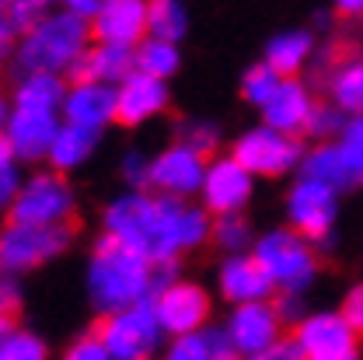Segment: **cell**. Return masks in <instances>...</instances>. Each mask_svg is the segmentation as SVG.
<instances>
[{
	"label": "cell",
	"instance_id": "cell-1",
	"mask_svg": "<svg viewBox=\"0 0 363 360\" xmlns=\"http://www.w3.org/2000/svg\"><path fill=\"white\" fill-rule=\"evenodd\" d=\"M105 234L143 252L150 263H175L182 252L199 249L213 224L203 207L157 192H123L105 207Z\"/></svg>",
	"mask_w": 363,
	"mask_h": 360
},
{
	"label": "cell",
	"instance_id": "cell-2",
	"mask_svg": "<svg viewBox=\"0 0 363 360\" xmlns=\"http://www.w3.org/2000/svg\"><path fill=\"white\" fill-rule=\"evenodd\" d=\"M168 273L172 263L157 266L143 252L101 234L88 263V298L101 315H116L140 301H150L164 283H172Z\"/></svg>",
	"mask_w": 363,
	"mask_h": 360
},
{
	"label": "cell",
	"instance_id": "cell-3",
	"mask_svg": "<svg viewBox=\"0 0 363 360\" xmlns=\"http://www.w3.org/2000/svg\"><path fill=\"white\" fill-rule=\"evenodd\" d=\"M91 49V25L67 14H43L18 43V67L25 74H74L81 56Z\"/></svg>",
	"mask_w": 363,
	"mask_h": 360
},
{
	"label": "cell",
	"instance_id": "cell-4",
	"mask_svg": "<svg viewBox=\"0 0 363 360\" xmlns=\"http://www.w3.org/2000/svg\"><path fill=\"white\" fill-rule=\"evenodd\" d=\"M252 256L266 270L272 287H279L283 294H301L315 283V245L301 238L294 227H276V231H266L262 238H255Z\"/></svg>",
	"mask_w": 363,
	"mask_h": 360
},
{
	"label": "cell",
	"instance_id": "cell-5",
	"mask_svg": "<svg viewBox=\"0 0 363 360\" xmlns=\"http://www.w3.org/2000/svg\"><path fill=\"white\" fill-rule=\"evenodd\" d=\"M77 196L70 189V182L60 172H35L21 182L14 203L7 207V217L14 224H32V227H63L74 217Z\"/></svg>",
	"mask_w": 363,
	"mask_h": 360
},
{
	"label": "cell",
	"instance_id": "cell-6",
	"mask_svg": "<svg viewBox=\"0 0 363 360\" xmlns=\"http://www.w3.org/2000/svg\"><path fill=\"white\" fill-rule=\"evenodd\" d=\"M98 336L116 360H150L164 339V329L154 312V298L116 315H105V322L98 325Z\"/></svg>",
	"mask_w": 363,
	"mask_h": 360
},
{
	"label": "cell",
	"instance_id": "cell-7",
	"mask_svg": "<svg viewBox=\"0 0 363 360\" xmlns=\"http://www.w3.org/2000/svg\"><path fill=\"white\" fill-rule=\"evenodd\" d=\"M74 231L70 224L63 227H32V224H7L0 227V273L18 276L35 266H43L49 259H56L67 245H70Z\"/></svg>",
	"mask_w": 363,
	"mask_h": 360
},
{
	"label": "cell",
	"instance_id": "cell-8",
	"mask_svg": "<svg viewBox=\"0 0 363 360\" xmlns=\"http://www.w3.org/2000/svg\"><path fill=\"white\" fill-rule=\"evenodd\" d=\"M230 158L252 172V175H266V179H276V175H286L294 172V165L304 161V151L297 143V136H286L272 126H252L234 140L230 147Z\"/></svg>",
	"mask_w": 363,
	"mask_h": 360
},
{
	"label": "cell",
	"instance_id": "cell-9",
	"mask_svg": "<svg viewBox=\"0 0 363 360\" xmlns=\"http://www.w3.org/2000/svg\"><path fill=\"white\" fill-rule=\"evenodd\" d=\"M286 217L294 231L318 249H332V227L339 217V192L315 179H301L286 196Z\"/></svg>",
	"mask_w": 363,
	"mask_h": 360
},
{
	"label": "cell",
	"instance_id": "cell-10",
	"mask_svg": "<svg viewBox=\"0 0 363 360\" xmlns=\"http://www.w3.org/2000/svg\"><path fill=\"white\" fill-rule=\"evenodd\" d=\"M304 360H360V332L339 312H315L294 329Z\"/></svg>",
	"mask_w": 363,
	"mask_h": 360
},
{
	"label": "cell",
	"instance_id": "cell-11",
	"mask_svg": "<svg viewBox=\"0 0 363 360\" xmlns=\"http://www.w3.org/2000/svg\"><path fill=\"white\" fill-rule=\"evenodd\" d=\"M154 312L164 336H189L203 332L210 322V294L192 280H172L154 294Z\"/></svg>",
	"mask_w": 363,
	"mask_h": 360
},
{
	"label": "cell",
	"instance_id": "cell-12",
	"mask_svg": "<svg viewBox=\"0 0 363 360\" xmlns=\"http://www.w3.org/2000/svg\"><path fill=\"white\" fill-rule=\"evenodd\" d=\"M206 179V154L192 151L189 143H172L157 158H150V185L157 196L189 200L192 192L203 189Z\"/></svg>",
	"mask_w": 363,
	"mask_h": 360
},
{
	"label": "cell",
	"instance_id": "cell-13",
	"mask_svg": "<svg viewBox=\"0 0 363 360\" xmlns=\"http://www.w3.org/2000/svg\"><path fill=\"white\" fill-rule=\"evenodd\" d=\"M252 189H255V175L245 172L230 154L217 158L206 165V179H203V210L213 214V217H230V214H241L252 200Z\"/></svg>",
	"mask_w": 363,
	"mask_h": 360
},
{
	"label": "cell",
	"instance_id": "cell-14",
	"mask_svg": "<svg viewBox=\"0 0 363 360\" xmlns=\"http://www.w3.org/2000/svg\"><path fill=\"white\" fill-rule=\"evenodd\" d=\"M283 329H286V325L279 322L272 301L238 305L224 325V332L230 336V343H234V350H238L241 357H255V354L272 350L279 339H286Z\"/></svg>",
	"mask_w": 363,
	"mask_h": 360
},
{
	"label": "cell",
	"instance_id": "cell-15",
	"mask_svg": "<svg viewBox=\"0 0 363 360\" xmlns=\"http://www.w3.org/2000/svg\"><path fill=\"white\" fill-rule=\"evenodd\" d=\"M60 112H35V109H11L4 140L11 143L18 161H45L49 147L60 133Z\"/></svg>",
	"mask_w": 363,
	"mask_h": 360
},
{
	"label": "cell",
	"instance_id": "cell-16",
	"mask_svg": "<svg viewBox=\"0 0 363 360\" xmlns=\"http://www.w3.org/2000/svg\"><path fill=\"white\" fill-rule=\"evenodd\" d=\"M60 116L70 126L101 133L108 123H116V88L98 84V81H74L67 88Z\"/></svg>",
	"mask_w": 363,
	"mask_h": 360
},
{
	"label": "cell",
	"instance_id": "cell-17",
	"mask_svg": "<svg viewBox=\"0 0 363 360\" xmlns=\"http://www.w3.org/2000/svg\"><path fill=\"white\" fill-rule=\"evenodd\" d=\"M168 109V81L147 77V74H130L116 88V123L119 126H140Z\"/></svg>",
	"mask_w": 363,
	"mask_h": 360
},
{
	"label": "cell",
	"instance_id": "cell-18",
	"mask_svg": "<svg viewBox=\"0 0 363 360\" xmlns=\"http://www.w3.org/2000/svg\"><path fill=\"white\" fill-rule=\"evenodd\" d=\"M91 39L136 49L147 39V0H108L91 21Z\"/></svg>",
	"mask_w": 363,
	"mask_h": 360
},
{
	"label": "cell",
	"instance_id": "cell-19",
	"mask_svg": "<svg viewBox=\"0 0 363 360\" xmlns=\"http://www.w3.org/2000/svg\"><path fill=\"white\" fill-rule=\"evenodd\" d=\"M315 105L318 102L311 98V91H308V84H304L301 77H283V84L276 88V94H272L269 102H266V109H262V123L286 136L304 133V126H308Z\"/></svg>",
	"mask_w": 363,
	"mask_h": 360
},
{
	"label": "cell",
	"instance_id": "cell-20",
	"mask_svg": "<svg viewBox=\"0 0 363 360\" xmlns=\"http://www.w3.org/2000/svg\"><path fill=\"white\" fill-rule=\"evenodd\" d=\"M217 287L224 294V301L238 305H255V301H269L272 283L266 270L255 263V256H227L220 273H217Z\"/></svg>",
	"mask_w": 363,
	"mask_h": 360
},
{
	"label": "cell",
	"instance_id": "cell-21",
	"mask_svg": "<svg viewBox=\"0 0 363 360\" xmlns=\"http://www.w3.org/2000/svg\"><path fill=\"white\" fill-rule=\"evenodd\" d=\"M130 74H136V49L112 43H91V49L74 67V81H98L108 88H119Z\"/></svg>",
	"mask_w": 363,
	"mask_h": 360
},
{
	"label": "cell",
	"instance_id": "cell-22",
	"mask_svg": "<svg viewBox=\"0 0 363 360\" xmlns=\"http://www.w3.org/2000/svg\"><path fill=\"white\" fill-rule=\"evenodd\" d=\"M301 172H304V179H315L321 185H328V189H335V192L360 182V172L350 161V154L342 151V143H318L311 154H304Z\"/></svg>",
	"mask_w": 363,
	"mask_h": 360
},
{
	"label": "cell",
	"instance_id": "cell-23",
	"mask_svg": "<svg viewBox=\"0 0 363 360\" xmlns=\"http://www.w3.org/2000/svg\"><path fill=\"white\" fill-rule=\"evenodd\" d=\"M311 53H315V36L304 28H290V32H279L269 39L266 63L279 77H297L304 70V63L311 60Z\"/></svg>",
	"mask_w": 363,
	"mask_h": 360
},
{
	"label": "cell",
	"instance_id": "cell-24",
	"mask_svg": "<svg viewBox=\"0 0 363 360\" xmlns=\"http://www.w3.org/2000/svg\"><path fill=\"white\" fill-rule=\"evenodd\" d=\"M328 98H332V105L346 119L363 116V60L360 56L342 60L339 67L328 70Z\"/></svg>",
	"mask_w": 363,
	"mask_h": 360
},
{
	"label": "cell",
	"instance_id": "cell-25",
	"mask_svg": "<svg viewBox=\"0 0 363 360\" xmlns=\"http://www.w3.org/2000/svg\"><path fill=\"white\" fill-rule=\"evenodd\" d=\"M98 136L101 133H91V130L63 123L56 140H52V147H49V158H45V161H49L52 172H60V175H63V172H74V168H81L91 154H94Z\"/></svg>",
	"mask_w": 363,
	"mask_h": 360
},
{
	"label": "cell",
	"instance_id": "cell-26",
	"mask_svg": "<svg viewBox=\"0 0 363 360\" xmlns=\"http://www.w3.org/2000/svg\"><path fill=\"white\" fill-rule=\"evenodd\" d=\"M67 98V84L60 74H25L14 84V109H35V112H60Z\"/></svg>",
	"mask_w": 363,
	"mask_h": 360
},
{
	"label": "cell",
	"instance_id": "cell-27",
	"mask_svg": "<svg viewBox=\"0 0 363 360\" xmlns=\"http://www.w3.org/2000/svg\"><path fill=\"white\" fill-rule=\"evenodd\" d=\"M185 32H189V11L182 0H147V36L179 45Z\"/></svg>",
	"mask_w": 363,
	"mask_h": 360
},
{
	"label": "cell",
	"instance_id": "cell-28",
	"mask_svg": "<svg viewBox=\"0 0 363 360\" xmlns=\"http://www.w3.org/2000/svg\"><path fill=\"white\" fill-rule=\"evenodd\" d=\"M182 63V53L175 43H164V39H154L147 36L143 43L136 45V70L147 74V77H157V81H168Z\"/></svg>",
	"mask_w": 363,
	"mask_h": 360
},
{
	"label": "cell",
	"instance_id": "cell-29",
	"mask_svg": "<svg viewBox=\"0 0 363 360\" xmlns=\"http://www.w3.org/2000/svg\"><path fill=\"white\" fill-rule=\"evenodd\" d=\"M279 84H283V77L272 70L266 60H259V63H252V67L245 70V77H241V98H245L248 105H255V109H266V102L276 94Z\"/></svg>",
	"mask_w": 363,
	"mask_h": 360
},
{
	"label": "cell",
	"instance_id": "cell-30",
	"mask_svg": "<svg viewBox=\"0 0 363 360\" xmlns=\"http://www.w3.org/2000/svg\"><path fill=\"white\" fill-rule=\"evenodd\" d=\"M213 241H217L220 249H227L230 256H241V249L255 245V241H252V227H248V221H245L241 214L217 217V224H213Z\"/></svg>",
	"mask_w": 363,
	"mask_h": 360
},
{
	"label": "cell",
	"instance_id": "cell-31",
	"mask_svg": "<svg viewBox=\"0 0 363 360\" xmlns=\"http://www.w3.org/2000/svg\"><path fill=\"white\" fill-rule=\"evenodd\" d=\"M0 360H49V347H45L35 332L14 329V332L0 343Z\"/></svg>",
	"mask_w": 363,
	"mask_h": 360
},
{
	"label": "cell",
	"instance_id": "cell-32",
	"mask_svg": "<svg viewBox=\"0 0 363 360\" xmlns=\"http://www.w3.org/2000/svg\"><path fill=\"white\" fill-rule=\"evenodd\" d=\"M342 126H346V116L328 102V105H315V112H311L304 133L315 136L318 143H332V136H342Z\"/></svg>",
	"mask_w": 363,
	"mask_h": 360
},
{
	"label": "cell",
	"instance_id": "cell-33",
	"mask_svg": "<svg viewBox=\"0 0 363 360\" xmlns=\"http://www.w3.org/2000/svg\"><path fill=\"white\" fill-rule=\"evenodd\" d=\"M161 360H213L210 357V339H206V329L203 332H189V336H175Z\"/></svg>",
	"mask_w": 363,
	"mask_h": 360
},
{
	"label": "cell",
	"instance_id": "cell-34",
	"mask_svg": "<svg viewBox=\"0 0 363 360\" xmlns=\"http://www.w3.org/2000/svg\"><path fill=\"white\" fill-rule=\"evenodd\" d=\"M52 4H60V0H7V18H11L14 32L25 36L43 14L52 11Z\"/></svg>",
	"mask_w": 363,
	"mask_h": 360
},
{
	"label": "cell",
	"instance_id": "cell-35",
	"mask_svg": "<svg viewBox=\"0 0 363 360\" xmlns=\"http://www.w3.org/2000/svg\"><path fill=\"white\" fill-rule=\"evenodd\" d=\"M21 189V172H18V158L11 151V143L0 136V207H11L14 196Z\"/></svg>",
	"mask_w": 363,
	"mask_h": 360
},
{
	"label": "cell",
	"instance_id": "cell-36",
	"mask_svg": "<svg viewBox=\"0 0 363 360\" xmlns=\"http://www.w3.org/2000/svg\"><path fill=\"white\" fill-rule=\"evenodd\" d=\"M217 126L213 123H206V119H189V123H182V136L179 143H189L192 151H199V154H210L213 147H217Z\"/></svg>",
	"mask_w": 363,
	"mask_h": 360
},
{
	"label": "cell",
	"instance_id": "cell-37",
	"mask_svg": "<svg viewBox=\"0 0 363 360\" xmlns=\"http://www.w3.org/2000/svg\"><path fill=\"white\" fill-rule=\"evenodd\" d=\"M63 360H116L108 354V347L101 343L98 332H88V336H77L67 350H63Z\"/></svg>",
	"mask_w": 363,
	"mask_h": 360
},
{
	"label": "cell",
	"instance_id": "cell-38",
	"mask_svg": "<svg viewBox=\"0 0 363 360\" xmlns=\"http://www.w3.org/2000/svg\"><path fill=\"white\" fill-rule=\"evenodd\" d=\"M123 179H126V185L133 192H143L150 185V158H143L140 151H130L123 158Z\"/></svg>",
	"mask_w": 363,
	"mask_h": 360
},
{
	"label": "cell",
	"instance_id": "cell-39",
	"mask_svg": "<svg viewBox=\"0 0 363 360\" xmlns=\"http://www.w3.org/2000/svg\"><path fill=\"white\" fill-rule=\"evenodd\" d=\"M339 143H342V151L350 154V161L357 165V172L363 175V116H353V119H346V126H342V136H339Z\"/></svg>",
	"mask_w": 363,
	"mask_h": 360
},
{
	"label": "cell",
	"instance_id": "cell-40",
	"mask_svg": "<svg viewBox=\"0 0 363 360\" xmlns=\"http://www.w3.org/2000/svg\"><path fill=\"white\" fill-rule=\"evenodd\" d=\"M272 308H276V315H279V322H283V325H294V329L308 318L301 294H283L279 301H272Z\"/></svg>",
	"mask_w": 363,
	"mask_h": 360
},
{
	"label": "cell",
	"instance_id": "cell-41",
	"mask_svg": "<svg viewBox=\"0 0 363 360\" xmlns=\"http://www.w3.org/2000/svg\"><path fill=\"white\" fill-rule=\"evenodd\" d=\"M18 308H21V283H18V276L0 273V315L14 318Z\"/></svg>",
	"mask_w": 363,
	"mask_h": 360
},
{
	"label": "cell",
	"instance_id": "cell-42",
	"mask_svg": "<svg viewBox=\"0 0 363 360\" xmlns=\"http://www.w3.org/2000/svg\"><path fill=\"white\" fill-rule=\"evenodd\" d=\"M206 339H210V357L213 360H241V354L234 350V343H230V336H227L224 329H206Z\"/></svg>",
	"mask_w": 363,
	"mask_h": 360
},
{
	"label": "cell",
	"instance_id": "cell-43",
	"mask_svg": "<svg viewBox=\"0 0 363 360\" xmlns=\"http://www.w3.org/2000/svg\"><path fill=\"white\" fill-rule=\"evenodd\" d=\"M339 315L346 318V322H350V325L363 336V283L360 287H353V290L346 294V301H342V312H339Z\"/></svg>",
	"mask_w": 363,
	"mask_h": 360
},
{
	"label": "cell",
	"instance_id": "cell-44",
	"mask_svg": "<svg viewBox=\"0 0 363 360\" xmlns=\"http://www.w3.org/2000/svg\"><path fill=\"white\" fill-rule=\"evenodd\" d=\"M63 4V11L67 14H74V18H81V21H94L98 14H101V7L108 4V0H60Z\"/></svg>",
	"mask_w": 363,
	"mask_h": 360
},
{
	"label": "cell",
	"instance_id": "cell-45",
	"mask_svg": "<svg viewBox=\"0 0 363 360\" xmlns=\"http://www.w3.org/2000/svg\"><path fill=\"white\" fill-rule=\"evenodd\" d=\"M241 360H304L301 357V347L294 343V336H286V339H279L272 350L266 354H255V357H241Z\"/></svg>",
	"mask_w": 363,
	"mask_h": 360
},
{
	"label": "cell",
	"instance_id": "cell-46",
	"mask_svg": "<svg viewBox=\"0 0 363 360\" xmlns=\"http://www.w3.org/2000/svg\"><path fill=\"white\" fill-rule=\"evenodd\" d=\"M11 43H14V25L7 18V7H0V60L11 53Z\"/></svg>",
	"mask_w": 363,
	"mask_h": 360
},
{
	"label": "cell",
	"instance_id": "cell-47",
	"mask_svg": "<svg viewBox=\"0 0 363 360\" xmlns=\"http://www.w3.org/2000/svg\"><path fill=\"white\" fill-rule=\"evenodd\" d=\"M339 14H363V0H332Z\"/></svg>",
	"mask_w": 363,
	"mask_h": 360
},
{
	"label": "cell",
	"instance_id": "cell-48",
	"mask_svg": "<svg viewBox=\"0 0 363 360\" xmlns=\"http://www.w3.org/2000/svg\"><path fill=\"white\" fill-rule=\"evenodd\" d=\"M11 109H14V105H7V98L0 94V136H4V130H7V119H11Z\"/></svg>",
	"mask_w": 363,
	"mask_h": 360
},
{
	"label": "cell",
	"instance_id": "cell-49",
	"mask_svg": "<svg viewBox=\"0 0 363 360\" xmlns=\"http://www.w3.org/2000/svg\"><path fill=\"white\" fill-rule=\"evenodd\" d=\"M14 329H18V325H14V318H11V315H0V343H4V339H7Z\"/></svg>",
	"mask_w": 363,
	"mask_h": 360
},
{
	"label": "cell",
	"instance_id": "cell-50",
	"mask_svg": "<svg viewBox=\"0 0 363 360\" xmlns=\"http://www.w3.org/2000/svg\"><path fill=\"white\" fill-rule=\"evenodd\" d=\"M360 182H363V175H360Z\"/></svg>",
	"mask_w": 363,
	"mask_h": 360
},
{
	"label": "cell",
	"instance_id": "cell-51",
	"mask_svg": "<svg viewBox=\"0 0 363 360\" xmlns=\"http://www.w3.org/2000/svg\"><path fill=\"white\" fill-rule=\"evenodd\" d=\"M150 360H154V357H150Z\"/></svg>",
	"mask_w": 363,
	"mask_h": 360
}]
</instances>
